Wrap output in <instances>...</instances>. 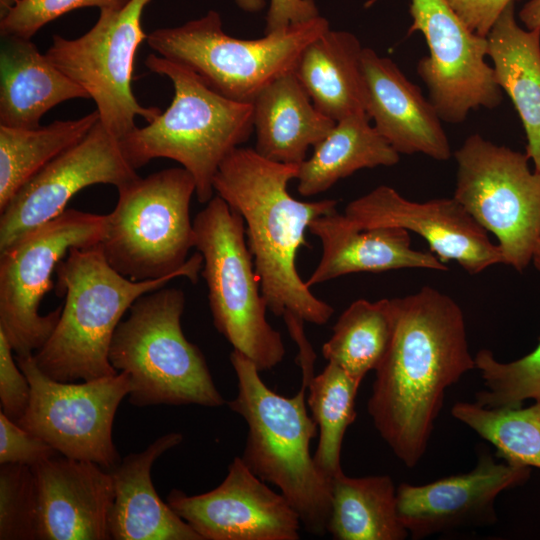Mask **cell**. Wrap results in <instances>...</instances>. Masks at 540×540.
I'll return each mask as SVG.
<instances>
[{"label":"cell","mask_w":540,"mask_h":540,"mask_svg":"<svg viewBox=\"0 0 540 540\" xmlns=\"http://www.w3.org/2000/svg\"><path fill=\"white\" fill-rule=\"evenodd\" d=\"M454 156L453 197L498 239L503 264L523 271L540 239V172L530 170L526 153L479 134L469 136Z\"/></svg>","instance_id":"10"},{"label":"cell","mask_w":540,"mask_h":540,"mask_svg":"<svg viewBox=\"0 0 540 540\" xmlns=\"http://www.w3.org/2000/svg\"><path fill=\"white\" fill-rule=\"evenodd\" d=\"M106 215L66 209L0 252V330L16 355L39 350L54 331L62 307L39 313L52 275L72 248L100 243Z\"/></svg>","instance_id":"11"},{"label":"cell","mask_w":540,"mask_h":540,"mask_svg":"<svg viewBox=\"0 0 540 540\" xmlns=\"http://www.w3.org/2000/svg\"><path fill=\"white\" fill-rule=\"evenodd\" d=\"M474 33L487 37L502 11L513 0H446Z\"/></svg>","instance_id":"38"},{"label":"cell","mask_w":540,"mask_h":540,"mask_svg":"<svg viewBox=\"0 0 540 540\" xmlns=\"http://www.w3.org/2000/svg\"><path fill=\"white\" fill-rule=\"evenodd\" d=\"M167 503L203 540H297L299 515L281 493L235 457L222 483L187 495L173 489Z\"/></svg>","instance_id":"17"},{"label":"cell","mask_w":540,"mask_h":540,"mask_svg":"<svg viewBox=\"0 0 540 540\" xmlns=\"http://www.w3.org/2000/svg\"><path fill=\"white\" fill-rule=\"evenodd\" d=\"M230 362L238 393L227 404L248 425L241 459L254 475L279 488L307 532L323 536L331 511V479L310 454L318 425L305 406L309 382L302 379L298 393L284 397L266 386L255 364L241 352L233 350Z\"/></svg>","instance_id":"3"},{"label":"cell","mask_w":540,"mask_h":540,"mask_svg":"<svg viewBox=\"0 0 540 540\" xmlns=\"http://www.w3.org/2000/svg\"><path fill=\"white\" fill-rule=\"evenodd\" d=\"M319 16L314 0H270L264 33H272Z\"/></svg>","instance_id":"39"},{"label":"cell","mask_w":540,"mask_h":540,"mask_svg":"<svg viewBox=\"0 0 540 540\" xmlns=\"http://www.w3.org/2000/svg\"><path fill=\"white\" fill-rule=\"evenodd\" d=\"M129 0H20L0 18L1 37L31 39L47 23L78 8L118 10Z\"/></svg>","instance_id":"35"},{"label":"cell","mask_w":540,"mask_h":540,"mask_svg":"<svg viewBox=\"0 0 540 540\" xmlns=\"http://www.w3.org/2000/svg\"><path fill=\"white\" fill-rule=\"evenodd\" d=\"M409 10L408 34L420 31L429 48L417 72L441 120L457 124L470 110L497 107L502 90L485 62L487 37L471 31L446 0H411Z\"/></svg>","instance_id":"14"},{"label":"cell","mask_w":540,"mask_h":540,"mask_svg":"<svg viewBox=\"0 0 540 540\" xmlns=\"http://www.w3.org/2000/svg\"><path fill=\"white\" fill-rule=\"evenodd\" d=\"M106 214L99 243L107 262L135 281L178 275L198 280L203 258L195 244L190 202L196 186L183 167L161 170L121 187Z\"/></svg>","instance_id":"6"},{"label":"cell","mask_w":540,"mask_h":540,"mask_svg":"<svg viewBox=\"0 0 540 540\" xmlns=\"http://www.w3.org/2000/svg\"><path fill=\"white\" fill-rule=\"evenodd\" d=\"M531 467L496 462L488 452L476 466L424 485L402 483L396 489L397 510L412 539L496 521L495 501L508 489L524 484Z\"/></svg>","instance_id":"18"},{"label":"cell","mask_w":540,"mask_h":540,"mask_svg":"<svg viewBox=\"0 0 540 540\" xmlns=\"http://www.w3.org/2000/svg\"><path fill=\"white\" fill-rule=\"evenodd\" d=\"M532 263L534 267L540 272V239H539L536 251L534 253Z\"/></svg>","instance_id":"43"},{"label":"cell","mask_w":540,"mask_h":540,"mask_svg":"<svg viewBox=\"0 0 540 540\" xmlns=\"http://www.w3.org/2000/svg\"><path fill=\"white\" fill-rule=\"evenodd\" d=\"M145 65L170 79L174 96L153 121L120 139L123 153L135 169L156 158L178 162L194 178L198 201L207 203L221 162L254 129L253 105L220 95L193 71L160 55L149 54Z\"/></svg>","instance_id":"5"},{"label":"cell","mask_w":540,"mask_h":540,"mask_svg":"<svg viewBox=\"0 0 540 540\" xmlns=\"http://www.w3.org/2000/svg\"><path fill=\"white\" fill-rule=\"evenodd\" d=\"M38 497V539H111V472L98 464L57 456L31 467Z\"/></svg>","instance_id":"19"},{"label":"cell","mask_w":540,"mask_h":540,"mask_svg":"<svg viewBox=\"0 0 540 540\" xmlns=\"http://www.w3.org/2000/svg\"><path fill=\"white\" fill-rule=\"evenodd\" d=\"M329 29L327 19L318 16L262 38L239 39L226 34L220 14L210 10L183 25L155 29L146 41L220 95L252 103L275 79L294 72L303 50Z\"/></svg>","instance_id":"8"},{"label":"cell","mask_w":540,"mask_h":540,"mask_svg":"<svg viewBox=\"0 0 540 540\" xmlns=\"http://www.w3.org/2000/svg\"><path fill=\"white\" fill-rule=\"evenodd\" d=\"M474 360L485 387L476 393V404L515 408L528 399L540 401V341L532 352L511 362L498 361L489 349L479 350Z\"/></svg>","instance_id":"33"},{"label":"cell","mask_w":540,"mask_h":540,"mask_svg":"<svg viewBox=\"0 0 540 540\" xmlns=\"http://www.w3.org/2000/svg\"><path fill=\"white\" fill-rule=\"evenodd\" d=\"M361 69L365 112L391 147L399 154L448 160L452 152L441 118L420 88L390 58L371 48H363Z\"/></svg>","instance_id":"20"},{"label":"cell","mask_w":540,"mask_h":540,"mask_svg":"<svg viewBox=\"0 0 540 540\" xmlns=\"http://www.w3.org/2000/svg\"><path fill=\"white\" fill-rule=\"evenodd\" d=\"M394 329L376 368L367 403L373 424L395 456L414 467L425 454L447 388L476 368L462 309L423 286L390 299Z\"/></svg>","instance_id":"1"},{"label":"cell","mask_w":540,"mask_h":540,"mask_svg":"<svg viewBox=\"0 0 540 540\" xmlns=\"http://www.w3.org/2000/svg\"><path fill=\"white\" fill-rule=\"evenodd\" d=\"M57 454L46 441L22 428L0 410V464L33 467Z\"/></svg>","instance_id":"36"},{"label":"cell","mask_w":540,"mask_h":540,"mask_svg":"<svg viewBox=\"0 0 540 540\" xmlns=\"http://www.w3.org/2000/svg\"><path fill=\"white\" fill-rule=\"evenodd\" d=\"M0 539H38V497L29 466H0Z\"/></svg>","instance_id":"34"},{"label":"cell","mask_w":540,"mask_h":540,"mask_svg":"<svg viewBox=\"0 0 540 540\" xmlns=\"http://www.w3.org/2000/svg\"><path fill=\"white\" fill-rule=\"evenodd\" d=\"M99 121L97 110L73 120L31 129L0 125V211L19 189Z\"/></svg>","instance_id":"29"},{"label":"cell","mask_w":540,"mask_h":540,"mask_svg":"<svg viewBox=\"0 0 540 540\" xmlns=\"http://www.w3.org/2000/svg\"><path fill=\"white\" fill-rule=\"evenodd\" d=\"M308 230L322 244L317 267L305 281L308 287L359 272L399 269L447 271L432 252L411 247L409 231L399 227L357 229L338 211L314 219Z\"/></svg>","instance_id":"21"},{"label":"cell","mask_w":540,"mask_h":540,"mask_svg":"<svg viewBox=\"0 0 540 540\" xmlns=\"http://www.w3.org/2000/svg\"><path fill=\"white\" fill-rule=\"evenodd\" d=\"M184 306L181 290L162 287L139 297L117 326L109 361L127 374L131 404L213 408L225 403L202 352L182 331Z\"/></svg>","instance_id":"7"},{"label":"cell","mask_w":540,"mask_h":540,"mask_svg":"<svg viewBox=\"0 0 540 540\" xmlns=\"http://www.w3.org/2000/svg\"><path fill=\"white\" fill-rule=\"evenodd\" d=\"M252 105L254 149L279 163L303 162L309 147L317 145L336 123L314 106L294 72L271 82Z\"/></svg>","instance_id":"24"},{"label":"cell","mask_w":540,"mask_h":540,"mask_svg":"<svg viewBox=\"0 0 540 540\" xmlns=\"http://www.w3.org/2000/svg\"><path fill=\"white\" fill-rule=\"evenodd\" d=\"M362 380L335 363L308 384V406L319 427V443L314 461L329 479L342 472L341 450L345 432L356 418L355 399Z\"/></svg>","instance_id":"31"},{"label":"cell","mask_w":540,"mask_h":540,"mask_svg":"<svg viewBox=\"0 0 540 540\" xmlns=\"http://www.w3.org/2000/svg\"><path fill=\"white\" fill-rule=\"evenodd\" d=\"M362 51L354 34L329 29L303 50L294 70L314 106L335 122L365 112Z\"/></svg>","instance_id":"26"},{"label":"cell","mask_w":540,"mask_h":540,"mask_svg":"<svg viewBox=\"0 0 540 540\" xmlns=\"http://www.w3.org/2000/svg\"><path fill=\"white\" fill-rule=\"evenodd\" d=\"M13 348L0 330V402L1 411L17 422L25 413L31 394L30 383L12 355Z\"/></svg>","instance_id":"37"},{"label":"cell","mask_w":540,"mask_h":540,"mask_svg":"<svg viewBox=\"0 0 540 540\" xmlns=\"http://www.w3.org/2000/svg\"><path fill=\"white\" fill-rule=\"evenodd\" d=\"M394 319L390 299H358L339 316L322 355L350 375L363 380L376 370L390 345Z\"/></svg>","instance_id":"30"},{"label":"cell","mask_w":540,"mask_h":540,"mask_svg":"<svg viewBox=\"0 0 540 540\" xmlns=\"http://www.w3.org/2000/svg\"><path fill=\"white\" fill-rule=\"evenodd\" d=\"M487 41L495 80L521 119L526 155L540 172V29L521 28L511 2L493 24Z\"/></svg>","instance_id":"25"},{"label":"cell","mask_w":540,"mask_h":540,"mask_svg":"<svg viewBox=\"0 0 540 540\" xmlns=\"http://www.w3.org/2000/svg\"><path fill=\"white\" fill-rule=\"evenodd\" d=\"M527 29H540V0H529L519 13Z\"/></svg>","instance_id":"40"},{"label":"cell","mask_w":540,"mask_h":540,"mask_svg":"<svg viewBox=\"0 0 540 540\" xmlns=\"http://www.w3.org/2000/svg\"><path fill=\"white\" fill-rule=\"evenodd\" d=\"M235 2L239 8L249 13L259 12L266 5V0H235Z\"/></svg>","instance_id":"41"},{"label":"cell","mask_w":540,"mask_h":540,"mask_svg":"<svg viewBox=\"0 0 540 540\" xmlns=\"http://www.w3.org/2000/svg\"><path fill=\"white\" fill-rule=\"evenodd\" d=\"M139 177L124 155L120 139L99 120L82 140L22 186L0 211V252L62 214L80 190L95 184L120 189Z\"/></svg>","instance_id":"15"},{"label":"cell","mask_w":540,"mask_h":540,"mask_svg":"<svg viewBox=\"0 0 540 540\" xmlns=\"http://www.w3.org/2000/svg\"><path fill=\"white\" fill-rule=\"evenodd\" d=\"M313 148L312 156L298 168L297 190L302 196L323 193L357 170L393 166L400 160V154L370 124L366 112L337 121Z\"/></svg>","instance_id":"27"},{"label":"cell","mask_w":540,"mask_h":540,"mask_svg":"<svg viewBox=\"0 0 540 540\" xmlns=\"http://www.w3.org/2000/svg\"><path fill=\"white\" fill-rule=\"evenodd\" d=\"M0 125L31 129L58 104L88 93L42 54L31 39L1 37Z\"/></svg>","instance_id":"23"},{"label":"cell","mask_w":540,"mask_h":540,"mask_svg":"<svg viewBox=\"0 0 540 540\" xmlns=\"http://www.w3.org/2000/svg\"><path fill=\"white\" fill-rule=\"evenodd\" d=\"M452 416L497 449L510 462L540 469V401L523 408H488L457 402Z\"/></svg>","instance_id":"32"},{"label":"cell","mask_w":540,"mask_h":540,"mask_svg":"<svg viewBox=\"0 0 540 540\" xmlns=\"http://www.w3.org/2000/svg\"><path fill=\"white\" fill-rule=\"evenodd\" d=\"M56 278L55 293L65 296V303L51 336L33 356L49 377L74 382L118 374L109 349L122 316L139 297L180 276L132 280L107 262L97 244L72 248Z\"/></svg>","instance_id":"4"},{"label":"cell","mask_w":540,"mask_h":540,"mask_svg":"<svg viewBox=\"0 0 540 540\" xmlns=\"http://www.w3.org/2000/svg\"><path fill=\"white\" fill-rule=\"evenodd\" d=\"M20 0H0V18L4 17Z\"/></svg>","instance_id":"42"},{"label":"cell","mask_w":540,"mask_h":540,"mask_svg":"<svg viewBox=\"0 0 540 540\" xmlns=\"http://www.w3.org/2000/svg\"><path fill=\"white\" fill-rule=\"evenodd\" d=\"M150 1L129 0L121 9L100 10L85 34L75 39L54 35L45 53L88 93L100 122L119 139L137 127V116L150 123L162 112L142 106L132 90L135 54L147 38L142 15Z\"/></svg>","instance_id":"12"},{"label":"cell","mask_w":540,"mask_h":540,"mask_svg":"<svg viewBox=\"0 0 540 540\" xmlns=\"http://www.w3.org/2000/svg\"><path fill=\"white\" fill-rule=\"evenodd\" d=\"M15 359L31 387L29 405L16 423L62 456L91 461L107 470L115 468L120 457L112 426L119 404L130 392L127 374L120 371L82 383L61 382L43 373L33 354Z\"/></svg>","instance_id":"13"},{"label":"cell","mask_w":540,"mask_h":540,"mask_svg":"<svg viewBox=\"0 0 540 540\" xmlns=\"http://www.w3.org/2000/svg\"><path fill=\"white\" fill-rule=\"evenodd\" d=\"M193 227L216 329L259 371L274 368L286 350L281 334L266 319L268 308L245 241L243 217L216 195L196 215Z\"/></svg>","instance_id":"9"},{"label":"cell","mask_w":540,"mask_h":540,"mask_svg":"<svg viewBox=\"0 0 540 540\" xmlns=\"http://www.w3.org/2000/svg\"><path fill=\"white\" fill-rule=\"evenodd\" d=\"M299 164L275 162L254 148L237 147L221 162L214 192L244 220L248 247L267 308L277 316L291 312L304 322L323 325L334 309L317 298L298 274L296 255L308 246L305 231L338 201H299L288 192Z\"/></svg>","instance_id":"2"},{"label":"cell","mask_w":540,"mask_h":540,"mask_svg":"<svg viewBox=\"0 0 540 540\" xmlns=\"http://www.w3.org/2000/svg\"><path fill=\"white\" fill-rule=\"evenodd\" d=\"M180 433H168L144 451L126 456L110 472L114 501L109 531L114 540H203L169 504L158 496L151 479L153 463L182 442Z\"/></svg>","instance_id":"22"},{"label":"cell","mask_w":540,"mask_h":540,"mask_svg":"<svg viewBox=\"0 0 540 540\" xmlns=\"http://www.w3.org/2000/svg\"><path fill=\"white\" fill-rule=\"evenodd\" d=\"M343 215L357 229L387 226L414 232L441 262L453 260L472 275L504 263L498 245L454 197L414 202L381 185L351 201Z\"/></svg>","instance_id":"16"},{"label":"cell","mask_w":540,"mask_h":540,"mask_svg":"<svg viewBox=\"0 0 540 540\" xmlns=\"http://www.w3.org/2000/svg\"><path fill=\"white\" fill-rule=\"evenodd\" d=\"M396 489L387 475L331 479L327 526L337 540H403L409 536L397 510Z\"/></svg>","instance_id":"28"}]
</instances>
